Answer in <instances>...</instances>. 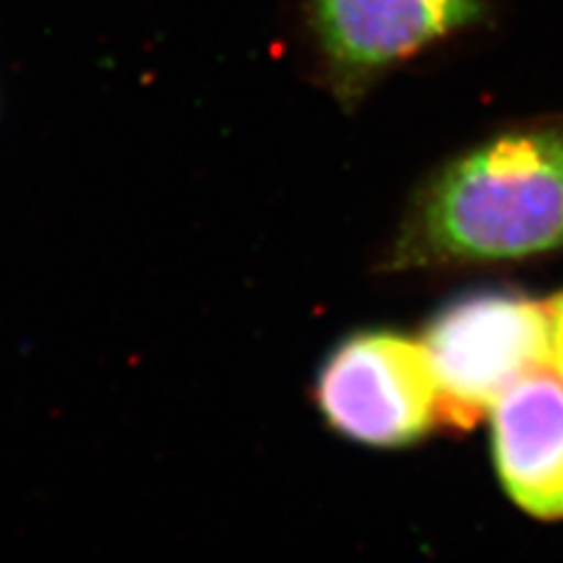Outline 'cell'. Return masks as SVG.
Returning <instances> with one entry per match:
<instances>
[{"label": "cell", "mask_w": 563, "mask_h": 563, "mask_svg": "<svg viewBox=\"0 0 563 563\" xmlns=\"http://www.w3.org/2000/svg\"><path fill=\"white\" fill-rule=\"evenodd\" d=\"M563 246V125L509 130L439 169L418 192L393 266H474Z\"/></svg>", "instance_id": "obj_1"}, {"label": "cell", "mask_w": 563, "mask_h": 563, "mask_svg": "<svg viewBox=\"0 0 563 563\" xmlns=\"http://www.w3.org/2000/svg\"><path fill=\"white\" fill-rule=\"evenodd\" d=\"M426 352L439 395V422L472 430L528 374L550 366L544 303L512 291H474L434 314Z\"/></svg>", "instance_id": "obj_2"}, {"label": "cell", "mask_w": 563, "mask_h": 563, "mask_svg": "<svg viewBox=\"0 0 563 563\" xmlns=\"http://www.w3.org/2000/svg\"><path fill=\"white\" fill-rule=\"evenodd\" d=\"M314 395L329 426L364 446H409L439 422L426 345L393 331L343 341L324 362Z\"/></svg>", "instance_id": "obj_3"}, {"label": "cell", "mask_w": 563, "mask_h": 563, "mask_svg": "<svg viewBox=\"0 0 563 563\" xmlns=\"http://www.w3.org/2000/svg\"><path fill=\"white\" fill-rule=\"evenodd\" d=\"M329 82L355 99L387 70L486 22V0H308Z\"/></svg>", "instance_id": "obj_4"}, {"label": "cell", "mask_w": 563, "mask_h": 563, "mask_svg": "<svg viewBox=\"0 0 563 563\" xmlns=\"http://www.w3.org/2000/svg\"><path fill=\"white\" fill-rule=\"evenodd\" d=\"M493 461L507 496L538 519H563V383L536 372L490 409Z\"/></svg>", "instance_id": "obj_5"}, {"label": "cell", "mask_w": 563, "mask_h": 563, "mask_svg": "<svg viewBox=\"0 0 563 563\" xmlns=\"http://www.w3.org/2000/svg\"><path fill=\"white\" fill-rule=\"evenodd\" d=\"M550 327V368L563 383V291L544 303Z\"/></svg>", "instance_id": "obj_6"}]
</instances>
